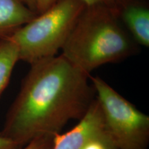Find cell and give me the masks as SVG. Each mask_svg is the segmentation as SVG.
<instances>
[{
  "label": "cell",
  "instance_id": "3",
  "mask_svg": "<svg viewBox=\"0 0 149 149\" xmlns=\"http://www.w3.org/2000/svg\"><path fill=\"white\" fill-rule=\"evenodd\" d=\"M85 5L79 0H57L48 10L7 37L15 44L19 60L32 64L55 56Z\"/></svg>",
  "mask_w": 149,
  "mask_h": 149
},
{
  "label": "cell",
  "instance_id": "9",
  "mask_svg": "<svg viewBox=\"0 0 149 149\" xmlns=\"http://www.w3.org/2000/svg\"><path fill=\"white\" fill-rule=\"evenodd\" d=\"M55 135H44L37 137L21 149H52Z\"/></svg>",
  "mask_w": 149,
  "mask_h": 149
},
{
  "label": "cell",
  "instance_id": "1",
  "mask_svg": "<svg viewBox=\"0 0 149 149\" xmlns=\"http://www.w3.org/2000/svg\"><path fill=\"white\" fill-rule=\"evenodd\" d=\"M31 65L0 133L21 148L39 136L59 134L70 120H81L95 100L90 74L63 55Z\"/></svg>",
  "mask_w": 149,
  "mask_h": 149
},
{
  "label": "cell",
  "instance_id": "12",
  "mask_svg": "<svg viewBox=\"0 0 149 149\" xmlns=\"http://www.w3.org/2000/svg\"><path fill=\"white\" fill-rule=\"evenodd\" d=\"M15 142L0 135V149H21Z\"/></svg>",
  "mask_w": 149,
  "mask_h": 149
},
{
  "label": "cell",
  "instance_id": "10",
  "mask_svg": "<svg viewBox=\"0 0 149 149\" xmlns=\"http://www.w3.org/2000/svg\"><path fill=\"white\" fill-rule=\"evenodd\" d=\"M85 6L106 7L117 13L124 3V0H79Z\"/></svg>",
  "mask_w": 149,
  "mask_h": 149
},
{
  "label": "cell",
  "instance_id": "6",
  "mask_svg": "<svg viewBox=\"0 0 149 149\" xmlns=\"http://www.w3.org/2000/svg\"><path fill=\"white\" fill-rule=\"evenodd\" d=\"M37 16L19 0H0V35L15 31Z\"/></svg>",
  "mask_w": 149,
  "mask_h": 149
},
{
  "label": "cell",
  "instance_id": "5",
  "mask_svg": "<svg viewBox=\"0 0 149 149\" xmlns=\"http://www.w3.org/2000/svg\"><path fill=\"white\" fill-rule=\"evenodd\" d=\"M105 137H111L106 127L100 104L95 98L77 125L63 135H55L52 149H84L91 141Z\"/></svg>",
  "mask_w": 149,
  "mask_h": 149
},
{
  "label": "cell",
  "instance_id": "11",
  "mask_svg": "<svg viewBox=\"0 0 149 149\" xmlns=\"http://www.w3.org/2000/svg\"><path fill=\"white\" fill-rule=\"evenodd\" d=\"M57 0H36L37 12L42 13L51 7Z\"/></svg>",
  "mask_w": 149,
  "mask_h": 149
},
{
  "label": "cell",
  "instance_id": "7",
  "mask_svg": "<svg viewBox=\"0 0 149 149\" xmlns=\"http://www.w3.org/2000/svg\"><path fill=\"white\" fill-rule=\"evenodd\" d=\"M122 18L139 44L149 46V11L138 5H128L122 11Z\"/></svg>",
  "mask_w": 149,
  "mask_h": 149
},
{
  "label": "cell",
  "instance_id": "13",
  "mask_svg": "<svg viewBox=\"0 0 149 149\" xmlns=\"http://www.w3.org/2000/svg\"><path fill=\"white\" fill-rule=\"evenodd\" d=\"M22 3H24L26 6H27L30 9L35 13L37 12V6H36V0H19Z\"/></svg>",
  "mask_w": 149,
  "mask_h": 149
},
{
  "label": "cell",
  "instance_id": "2",
  "mask_svg": "<svg viewBox=\"0 0 149 149\" xmlns=\"http://www.w3.org/2000/svg\"><path fill=\"white\" fill-rule=\"evenodd\" d=\"M116 13L106 7L85 6L61 48V55L88 74L129 55L130 44L117 24Z\"/></svg>",
  "mask_w": 149,
  "mask_h": 149
},
{
  "label": "cell",
  "instance_id": "8",
  "mask_svg": "<svg viewBox=\"0 0 149 149\" xmlns=\"http://www.w3.org/2000/svg\"><path fill=\"white\" fill-rule=\"evenodd\" d=\"M19 60L15 44L7 37L0 40V96L8 86L14 67Z\"/></svg>",
  "mask_w": 149,
  "mask_h": 149
},
{
  "label": "cell",
  "instance_id": "4",
  "mask_svg": "<svg viewBox=\"0 0 149 149\" xmlns=\"http://www.w3.org/2000/svg\"><path fill=\"white\" fill-rule=\"evenodd\" d=\"M90 79L110 136L118 149H148L149 117L98 76Z\"/></svg>",
  "mask_w": 149,
  "mask_h": 149
}]
</instances>
